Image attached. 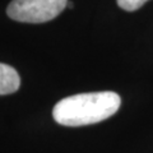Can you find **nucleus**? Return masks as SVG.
I'll return each mask as SVG.
<instances>
[{
    "label": "nucleus",
    "instance_id": "f03ea898",
    "mask_svg": "<svg viewBox=\"0 0 153 153\" xmlns=\"http://www.w3.org/2000/svg\"><path fill=\"white\" fill-rule=\"evenodd\" d=\"M68 5V0H13L7 9L13 21L45 23L56 18Z\"/></svg>",
    "mask_w": 153,
    "mask_h": 153
},
{
    "label": "nucleus",
    "instance_id": "20e7f679",
    "mask_svg": "<svg viewBox=\"0 0 153 153\" xmlns=\"http://www.w3.org/2000/svg\"><path fill=\"white\" fill-rule=\"evenodd\" d=\"M117 5L126 12H134L142 8L148 0H116Z\"/></svg>",
    "mask_w": 153,
    "mask_h": 153
},
{
    "label": "nucleus",
    "instance_id": "7ed1b4c3",
    "mask_svg": "<svg viewBox=\"0 0 153 153\" xmlns=\"http://www.w3.org/2000/svg\"><path fill=\"white\" fill-rule=\"evenodd\" d=\"M21 85V78L17 70L10 65L0 63V96L17 92Z\"/></svg>",
    "mask_w": 153,
    "mask_h": 153
},
{
    "label": "nucleus",
    "instance_id": "f257e3e1",
    "mask_svg": "<svg viewBox=\"0 0 153 153\" xmlns=\"http://www.w3.org/2000/svg\"><path fill=\"white\" fill-rule=\"evenodd\" d=\"M120 105V96L111 91L79 93L60 100L52 110V117L64 126H84L111 117Z\"/></svg>",
    "mask_w": 153,
    "mask_h": 153
}]
</instances>
